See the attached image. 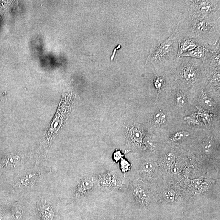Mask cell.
I'll return each instance as SVG.
<instances>
[{"label":"cell","mask_w":220,"mask_h":220,"mask_svg":"<svg viewBox=\"0 0 220 220\" xmlns=\"http://www.w3.org/2000/svg\"><path fill=\"white\" fill-rule=\"evenodd\" d=\"M175 159L174 154L172 153H169L165 157L164 160L165 166L167 168H170L173 164Z\"/></svg>","instance_id":"9a60e30c"},{"label":"cell","mask_w":220,"mask_h":220,"mask_svg":"<svg viewBox=\"0 0 220 220\" xmlns=\"http://www.w3.org/2000/svg\"><path fill=\"white\" fill-rule=\"evenodd\" d=\"M15 220H22L21 216V214H20L19 212H17L15 216Z\"/></svg>","instance_id":"4316f807"},{"label":"cell","mask_w":220,"mask_h":220,"mask_svg":"<svg viewBox=\"0 0 220 220\" xmlns=\"http://www.w3.org/2000/svg\"><path fill=\"white\" fill-rule=\"evenodd\" d=\"M199 45H200L195 39L179 36V49L177 60L180 58L183 54L194 50Z\"/></svg>","instance_id":"5b68a950"},{"label":"cell","mask_w":220,"mask_h":220,"mask_svg":"<svg viewBox=\"0 0 220 220\" xmlns=\"http://www.w3.org/2000/svg\"><path fill=\"white\" fill-rule=\"evenodd\" d=\"M210 50V49H208L203 46L199 45L194 50L183 54L181 57H190L195 59H199L203 61L205 58L207 53Z\"/></svg>","instance_id":"8992f818"},{"label":"cell","mask_w":220,"mask_h":220,"mask_svg":"<svg viewBox=\"0 0 220 220\" xmlns=\"http://www.w3.org/2000/svg\"><path fill=\"white\" fill-rule=\"evenodd\" d=\"M176 100L177 105L183 107L186 104V97L184 91L181 89L178 88L176 89Z\"/></svg>","instance_id":"30bf717a"},{"label":"cell","mask_w":220,"mask_h":220,"mask_svg":"<svg viewBox=\"0 0 220 220\" xmlns=\"http://www.w3.org/2000/svg\"><path fill=\"white\" fill-rule=\"evenodd\" d=\"M170 170L172 173L177 174L179 173L180 170V165L178 163H173L170 167Z\"/></svg>","instance_id":"ffe728a7"},{"label":"cell","mask_w":220,"mask_h":220,"mask_svg":"<svg viewBox=\"0 0 220 220\" xmlns=\"http://www.w3.org/2000/svg\"><path fill=\"white\" fill-rule=\"evenodd\" d=\"M112 176L109 173L101 175L99 179L100 183L102 186L109 188L111 186Z\"/></svg>","instance_id":"7c38bea8"},{"label":"cell","mask_w":220,"mask_h":220,"mask_svg":"<svg viewBox=\"0 0 220 220\" xmlns=\"http://www.w3.org/2000/svg\"><path fill=\"white\" fill-rule=\"evenodd\" d=\"M93 188V183L89 179H82L79 182L76 190V195L78 197L84 196L89 193Z\"/></svg>","instance_id":"52a82bcc"},{"label":"cell","mask_w":220,"mask_h":220,"mask_svg":"<svg viewBox=\"0 0 220 220\" xmlns=\"http://www.w3.org/2000/svg\"><path fill=\"white\" fill-rule=\"evenodd\" d=\"M37 175L36 174H30L23 177L21 179L19 183L22 186H28L31 184Z\"/></svg>","instance_id":"5bb4252c"},{"label":"cell","mask_w":220,"mask_h":220,"mask_svg":"<svg viewBox=\"0 0 220 220\" xmlns=\"http://www.w3.org/2000/svg\"><path fill=\"white\" fill-rule=\"evenodd\" d=\"M38 210L43 220H52L54 212L49 205L44 203L40 207Z\"/></svg>","instance_id":"9c48e42d"},{"label":"cell","mask_w":220,"mask_h":220,"mask_svg":"<svg viewBox=\"0 0 220 220\" xmlns=\"http://www.w3.org/2000/svg\"><path fill=\"white\" fill-rule=\"evenodd\" d=\"M179 36L196 40L200 45L214 49L220 42V18L217 20L183 17L175 29Z\"/></svg>","instance_id":"6da1fadb"},{"label":"cell","mask_w":220,"mask_h":220,"mask_svg":"<svg viewBox=\"0 0 220 220\" xmlns=\"http://www.w3.org/2000/svg\"><path fill=\"white\" fill-rule=\"evenodd\" d=\"M2 214L0 213V220H2Z\"/></svg>","instance_id":"83f0119b"},{"label":"cell","mask_w":220,"mask_h":220,"mask_svg":"<svg viewBox=\"0 0 220 220\" xmlns=\"http://www.w3.org/2000/svg\"><path fill=\"white\" fill-rule=\"evenodd\" d=\"M163 197L168 202H172L174 201L175 194L169 190H166L163 192Z\"/></svg>","instance_id":"ac0fdd59"},{"label":"cell","mask_w":220,"mask_h":220,"mask_svg":"<svg viewBox=\"0 0 220 220\" xmlns=\"http://www.w3.org/2000/svg\"><path fill=\"white\" fill-rule=\"evenodd\" d=\"M155 168L154 163L146 162L143 163L140 167V171L142 175H150L153 171Z\"/></svg>","instance_id":"8fae6325"},{"label":"cell","mask_w":220,"mask_h":220,"mask_svg":"<svg viewBox=\"0 0 220 220\" xmlns=\"http://www.w3.org/2000/svg\"><path fill=\"white\" fill-rule=\"evenodd\" d=\"M203 100H204L205 104L207 106H208V107L212 108L214 106V104L213 102L211 100V99L210 98L206 96V95H205L204 97H203Z\"/></svg>","instance_id":"7402d4cb"},{"label":"cell","mask_w":220,"mask_h":220,"mask_svg":"<svg viewBox=\"0 0 220 220\" xmlns=\"http://www.w3.org/2000/svg\"><path fill=\"white\" fill-rule=\"evenodd\" d=\"M166 120V115L163 113L162 114V115H161V116L160 117L159 119L157 121V122L156 123V124H159V125H161V124H164Z\"/></svg>","instance_id":"603a6c76"},{"label":"cell","mask_w":220,"mask_h":220,"mask_svg":"<svg viewBox=\"0 0 220 220\" xmlns=\"http://www.w3.org/2000/svg\"><path fill=\"white\" fill-rule=\"evenodd\" d=\"M203 182V178L202 177L198 178V179H192L190 181V183L191 186L197 189L202 184Z\"/></svg>","instance_id":"d6986e66"},{"label":"cell","mask_w":220,"mask_h":220,"mask_svg":"<svg viewBox=\"0 0 220 220\" xmlns=\"http://www.w3.org/2000/svg\"><path fill=\"white\" fill-rule=\"evenodd\" d=\"M208 184L205 183L203 182L197 188L199 190V192H202L206 191L208 188Z\"/></svg>","instance_id":"cb8c5ba5"},{"label":"cell","mask_w":220,"mask_h":220,"mask_svg":"<svg viewBox=\"0 0 220 220\" xmlns=\"http://www.w3.org/2000/svg\"><path fill=\"white\" fill-rule=\"evenodd\" d=\"M122 156L123 155H122L121 154L120 150L117 151L114 153V155H113V158H114L115 161L117 162L119 160H120V159H122Z\"/></svg>","instance_id":"d4e9b609"},{"label":"cell","mask_w":220,"mask_h":220,"mask_svg":"<svg viewBox=\"0 0 220 220\" xmlns=\"http://www.w3.org/2000/svg\"><path fill=\"white\" fill-rule=\"evenodd\" d=\"M167 80L166 77L164 74L158 73L154 76L153 82V86L157 93H161L162 90L164 89Z\"/></svg>","instance_id":"ba28073f"},{"label":"cell","mask_w":220,"mask_h":220,"mask_svg":"<svg viewBox=\"0 0 220 220\" xmlns=\"http://www.w3.org/2000/svg\"><path fill=\"white\" fill-rule=\"evenodd\" d=\"M174 69L178 76L188 84H193L205 71L203 62L190 57H181L176 61Z\"/></svg>","instance_id":"277c9868"},{"label":"cell","mask_w":220,"mask_h":220,"mask_svg":"<svg viewBox=\"0 0 220 220\" xmlns=\"http://www.w3.org/2000/svg\"><path fill=\"white\" fill-rule=\"evenodd\" d=\"M122 182L120 179L117 176H112L111 186L114 187L115 189L120 188L123 186Z\"/></svg>","instance_id":"2e32d148"},{"label":"cell","mask_w":220,"mask_h":220,"mask_svg":"<svg viewBox=\"0 0 220 220\" xmlns=\"http://www.w3.org/2000/svg\"><path fill=\"white\" fill-rule=\"evenodd\" d=\"M163 113L161 111H157L155 113L154 116V120L155 122H157V121H158V120L159 119V118H160V117L161 116V115H162Z\"/></svg>","instance_id":"484cf974"},{"label":"cell","mask_w":220,"mask_h":220,"mask_svg":"<svg viewBox=\"0 0 220 220\" xmlns=\"http://www.w3.org/2000/svg\"><path fill=\"white\" fill-rule=\"evenodd\" d=\"M120 164L121 166L120 168L124 173H125V172L127 171L129 169V164L127 162L126 160L123 159L122 158V159Z\"/></svg>","instance_id":"44dd1931"},{"label":"cell","mask_w":220,"mask_h":220,"mask_svg":"<svg viewBox=\"0 0 220 220\" xmlns=\"http://www.w3.org/2000/svg\"><path fill=\"white\" fill-rule=\"evenodd\" d=\"M190 135L188 132L186 131H180L176 133L170 138L173 141H179L186 139Z\"/></svg>","instance_id":"4fadbf2b"},{"label":"cell","mask_w":220,"mask_h":220,"mask_svg":"<svg viewBox=\"0 0 220 220\" xmlns=\"http://www.w3.org/2000/svg\"><path fill=\"white\" fill-rule=\"evenodd\" d=\"M132 137L135 142L141 143L142 141V135L141 132L138 129H134L132 133Z\"/></svg>","instance_id":"e0dca14e"},{"label":"cell","mask_w":220,"mask_h":220,"mask_svg":"<svg viewBox=\"0 0 220 220\" xmlns=\"http://www.w3.org/2000/svg\"><path fill=\"white\" fill-rule=\"evenodd\" d=\"M179 40V34L175 29L168 38L154 43L146 60V65L156 70L173 67L177 60Z\"/></svg>","instance_id":"7a4b0ae2"},{"label":"cell","mask_w":220,"mask_h":220,"mask_svg":"<svg viewBox=\"0 0 220 220\" xmlns=\"http://www.w3.org/2000/svg\"><path fill=\"white\" fill-rule=\"evenodd\" d=\"M182 17L189 19L215 21L220 18V1L216 0L185 1Z\"/></svg>","instance_id":"3957f363"}]
</instances>
